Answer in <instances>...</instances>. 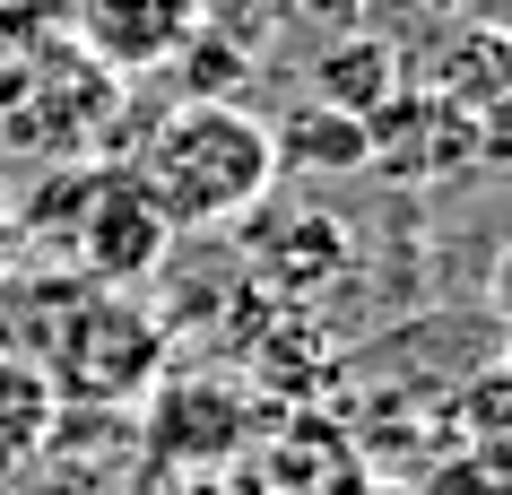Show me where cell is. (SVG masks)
<instances>
[{"label":"cell","mask_w":512,"mask_h":495,"mask_svg":"<svg viewBox=\"0 0 512 495\" xmlns=\"http://www.w3.org/2000/svg\"><path fill=\"white\" fill-rule=\"evenodd\" d=\"M139 200L157 226H226L278 183V139L235 105H183L139 157Z\"/></svg>","instance_id":"6da1fadb"},{"label":"cell","mask_w":512,"mask_h":495,"mask_svg":"<svg viewBox=\"0 0 512 495\" xmlns=\"http://www.w3.org/2000/svg\"><path fill=\"white\" fill-rule=\"evenodd\" d=\"M157 235H165V226H157V209L139 200V183H105V192H96V209H87V252H96L113 278L139 270V261H148L139 244H157Z\"/></svg>","instance_id":"7a4b0ae2"}]
</instances>
